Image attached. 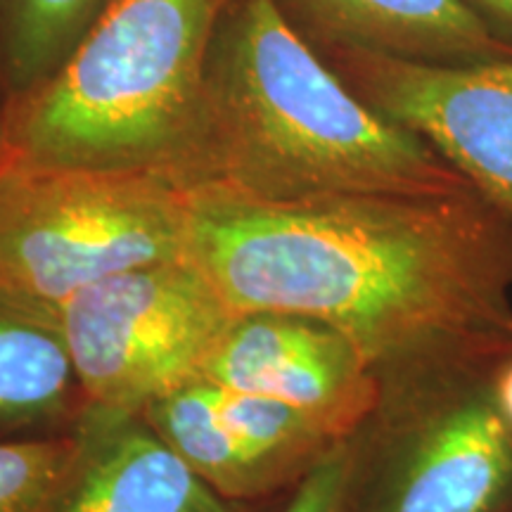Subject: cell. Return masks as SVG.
Returning a JSON list of instances; mask_svg holds the SVG:
<instances>
[{"mask_svg":"<svg viewBox=\"0 0 512 512\" xmlns=\"http://www.w3.org/2000/svg\"><path fill=\"white\" fill-rule=\"evenodd\" d=\"M185 192V259L238 316L292 313L356 344L377 377L498 373L512 358V216L477 190L261 200Z\"/></svg>","mask_w":512,"mask_h":512,"instance_id":"obj_1","label":"cell"},{"mask_svg":"<svg viewBox=\"0 0 512 512\" xmlns=\"http://www.w3.org/2000/svg\"><path fill=\"white\" fill-rule=\"evenodd\" d=\"M169 181L261 200L475 190L425 140L358 98L275 0H230Z\"/></svg>","mask_w":512,"mask_h":512,"instance_id":"obj_2","label":"cell"},{"mask_svg":"<svg viewBox=\"0 0 512 512\" xmlns=\"http://www.w3.org/2000/svg\"><path fill=\"white\" fill-rule=\"evenodd\" d=\"M230 0H112L62 67L5 100L8 159L169 181Z\"/></svg>","mask_w":512,"mask_h":512,"instance_id":"obj_3","label":"cell"},{"mask_svg":"<svg viewBox=\"0 0 512 512\" xmlns=\"http://www.w3.org/2000/svg\"><path fill=\"white\" fill-rule=\"evenodd\" d=\"M185 192L150 171L5 162L0 299L57 318L110 275L185 259Z\"/></svg>","mask_w":512,"mask_h":512,"instance_id":"obj_4","label":"cell"},{"mask_svg":"<svg viewBox=\"0 0 512 512\" xmlns=\"http://www.w3.org/2000/svg\"><path fill=\"white\" fill-rule=\"evenodd\" d=\"M494 377L437 368L382 380L351 437V512H512V422Z\"/></svg>","mask_w":512,"mask_h":512,"instance_id":"obj_5","label":"cell"},{"mask_svg":"<svg viewBox=\"0 0 512 512\" xmlns=\"http://www.w3.org/2000/svg\"><path fill=\"white\" fill-rule=\"evenodd\" d=\"M235 318L188 259L110 275L57 311L83 403L126 413L200 380Z\"/></svg>","mask_w":512,"mask_h":512,"instance_id":"obj_6","label":"cell"},{"mask_svg":"<svg viewBox=\"0 0 512 512\" xmlns=\"http://www.w3.org/2000/svg\"><path fill=\"white\" fill-rule=\"evenodd\" d=\"M358 98L415 133L512 216V60L448 67L351 46H313Z\"/></svg>","mask_w":512,"mask_h":512,"instance_id":"obj_7","label":"cell"},{"mask_svg":"<svg viewBox=\"0 0 512 512\" xmlns=\"http://www.w3.org/2000/svg\"><path fill=\"white\" fill-rule=\"evenodd\" d=\"M200 380L290 403L337 439L361 430L382 392L380 377L347 335L273 311L235 318Z\"/></svg>","mask_w":512,"mask_h":512,"instance_id":"obj_8","label":"cell"},{"mask_svg":"<svg viewBox=\"0 0 512 512\" xmlns=\"http://www.w3.org/2000/svg\"><path fill=\"white\" fill-rule=\"evenodd\" d=\"M79 456L50 512H259L230 501L171 448L143 413L86 406Z\"/></svg>","mask_w":512,"mask_h":512,"instance_id":"obj_9","label":"cell"},{"mask_svg":"<svg viewBox=\"0 0 512 512\" xmlns=\"http://www.w3.org/2000/svg\"><path fill=\"white\" fill-rule=\"evenodd\" d=\"M311 46H351L401 60L470 67L512 60L463 0H275Z\"/></svg>","mask_w":512,"mask_h":512,"instance_id":"obj_10","label":"cell"},{"mask_svg":"<svg viewBox=\"0 0 512 512\" xmlns=\"http://www.w3.org/2000/svg\"><path fill=\"white\" fill-rule=\"evenodd\" d=\"M79 387L55 316L0 299V427L55 418Z\"/></svg>","mask_w":512,"mask_h":512,"instance_id":"obj_11","label":"cell"},{"mask_svg":"<svg viewBox=\"0 0 512 512\" xmlns=\"http://www.w3.org/2000/svg\"><path fill=\"white\" fill-rule=\"evenodd\" d=\"M143 418L221 496L240 503H268L278 496L226 430L207 380H192L147 403Z\"/></svg>","mask_w":512,"mask_h":512,"instance_id":"obj_12","label":"cell"},{"mask_svg":"<svg viewBox=\"0 0 512 512\" xmlns=\"http://www.w3.org/2000/svg\"><path fill=\"white\" fill-rule=\"evenodd\" d=\"M112 0H0L3 102L48 81Z\"/></svg>","mask_w":512,"mask_h":512,"instance_id":"obj_13","label":"cell"},{"mask_svg":"<svg viewBox=\"0 0 512 512\" xmlns=\"http://www.w3.org/2000/svg\"><path fill=\"white\" fill-rule=\"evenodd\" d=\"M79 456V437L3 441L0 512H50Z\"/></svg>","mask_w":512,"mask_h":512,"instance_id":"obj_14","label":"cell"},{"mask_svg":"<svg viewBox=\"0 0 512 512\" xmlns=\"http://www.w3.org/2000/svg\"><path fill=\"white\" fill-rule=\"evenodd\" d=\"M354 441L342 439L320 458L275 512H351Z\"/></svg>","mask_w":512,"mask_h":512,"instance_id":"obj_15","label":"cell"},{"mask_svg":"<svg viewBox=\"0 0 512 512\" xmlns=\"http://www.w3.org/2000/svg\"><path fill=\"white\" fill-rule=\"evenodd\" d=\"M498 41L512 46V0H463Z\"/></svg>","mask_w":512,"mask_h":512,"instance_id":"obj_16","label":"cell"},{"mask_svg":"<svg viewBox=\"0 0 512 512\" xmlns=\"http://www.w3.org/2000/svg\"><path fill=\"white\" fill-rule=\"evenodd\" d=\"M494 389H496L498 406H501L505 418L512 422V358L498 368V373L494 377Z\"/></svg>","mask_w":512,"mask_h":512,"instance_id":"obj_17","label":"cell"},{"mask_svg":"<svg viewBox=\"0 0 512 512\" xmlns=\"http://www.w3.org/2000/svg\"><path fill=\"white\" fill-rule=\"evenodd\" d=\"M8 162V119H5V102H0V171Z\"/></svg>","mask_w":512,"mask_h":512,"instance_id":"obj_18","label":"cell"}]
</instances>
